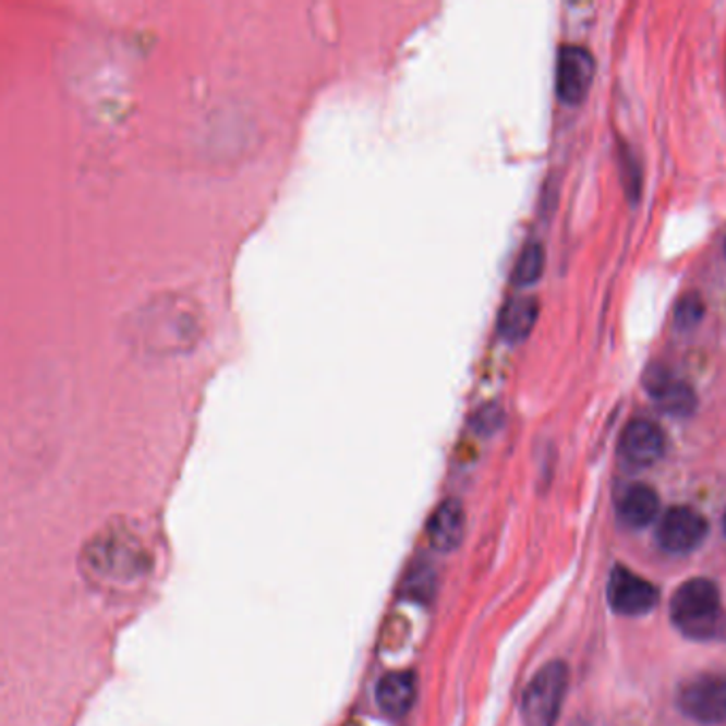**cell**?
Returning a JSON list of instances; mask_svg holds the SVG:
<instances>
[{
    "label": "cell",
    "instance_id": "6da1fadb",
    "mask_svg": "<svg viewBox=\"0 0 726 726\" xmlns=\"http://www.w3.org/2000/svg\"><path fill=\"white\" fill-rule=\"evenodd\" d=\"M671 620L690 639H726V614L718 586L705 578L683 582L671 598Z\"/></svg>",
    "mask_w": 726,
    "mask_h": 726
},
{
    "label": "cell",
    "instance_id": "7a4b0ae2",
    "mask_svg": "<svg viewBox=\"0 0 726 726\" xmlns=\"http://www.w3.org/2000/svg\"><path fill=\"white\" fill-rule=\"evenodd\" d=\"M569 686V669L554 661L540 669L522 697L524 726H556Z\"/></svg>",
    "mask_w": 726,
    "mask_h": 726
},
{
    "label": "cell",
    "instance_id": "3957f363",
    "mask_svg": "<svg viewBox=\"0 0 726 726\" xmlns=\"http://www.w3.org/2000/svg\"><path fill=\"white\" fill-rule=\"evenodd\" d=\"M681 712L701 723L718 725L726 721V676L723 674H701L686 681L678 694Z\"/></svg>",
    "mask_w": 726,
    "mask_h": 726
},
{
    "label": "cell",
    "instance_id": "277c9868",
    "mask_svg": "<svg viewBox=\"0 0 726 726\" xmlns=\"http://www.w3.org/2000/svg\"><path fill=\"white\" fill-rule=\"evenodd\" d=\"M707 537V520L692 507H674L669 509L656 529V540L665 552L688 554L703 544Z\"/></svg>",
    "mask_w": 726,
    "mask_h": 726
},
{
    "label": "cell",
    "instance_id": "5b68a950",
    "mask_svg": "<svg viewBox=\"0 0 726 726\" xmlns=\"http://www.w3.org/2000/svg\"><path fill=\"white\" fill-rule=\"evenodd\" d=\"M594 58L584 47L567 46L558 53L556 92L567 105H580L591 90Z\"/></svg>",
    "mask_w": 726,
    "mask_h": 726
},
{
    "label": "cell",
    "instance_id": "8992f818",
    "mask_svg": "<svg viewBox=\"0 0 726 726\" xmlns=\"http://www.w3.org/2000/svg\"><path fill=\"white\" fill-rule=\"evenodd\" d=\"M607 598L618 614L641 616L658 603V589L629 569L616 567L609 578Z\"/></svg>",
    "mask_w": 726,
    "mask_h": 726
},
{
    "label": "cell",
    "instance_id": "52a82bcc",
    "mask_svg": "<svg viewBox=\"0 0 726 726\" xmlns=\"http://www.w3.org/2000/svg\"><path fill=\"white\" fill-rule=\"evenodd\" d=\"M667 448V437L663 428L645 418L631 420L620 437V455L631 467H650L658 462Z\"/></svg>",
    "mask_w": 726,
    "mask_h": 726
},
{
    "label": "cell",
    "instance_id": "ba28073f",
    "mask_svg": "<svg viewBox=\"0 0 726 726\" xmlns=\"http://www.w3.org/2000/svg\"><path fill=\"white\" fill-rule=\"evenodd\" d=\"M426 537L437 552H455L464 537V509L458 500L439 503L426 524Z\"/></svg>",
    "mask_w": 726,
    "mask_h": 726
},
{
    "label": "cell",
    "instance_id": "9c48e42d",
    "mask_svg": "<svg viewBox=\"0 0 726 726\" xmlns=\"http://www.w3.org/2000/svg\"><path fill=\"white\" fill-rule=\"evenodd\" d=\"M650 397L658 403V408L671 415H688L694 409V392L688 384H683L676 375L654 368L645 382Z\"/></svg>",
    "mask_w": 726,
    "mask_h": 726
},
{
    "label": "cell",
    "instance_id": "30bf717a",
    "mask_svg": "<svg viewBox=\"0 0 726 726\" xmlns=\"http://www.w3.org/2000/svg\"><path fill=\"white\" fill-rule=\"evenodd\" d=\"M415 697H418V680L409 671L386 674L382 680L377 681L375 699H377L379 710L386 716H392V718L406 716L413 707Z\"/></svg>",
    "mask_w": 726,
    "mask_h": 726
},
{
    "label": "cell",
    "instance_id": "8fae6325",
    "mask_svg": "<svg viewBox=\"0 0 726 726\" xmlns=\"http://www.w3.org/2000/svg\"><path fill=\"white\" fill-rule=\"evenodd\" d=\"M537 318H540V303L533 297H513L500 310V337L509 343H518L531 335Z\"/></svg>",
    "mask_w": 726,
    "mask_h": 726
},
{
    "label": "cell",
    "instance_id": "7c38bea8",
    "mask_svg": "<svg viewBox=\"0 0 726 726\" xmlns=\"http://www.w3.org/2000/svg\"><path fill=\"white\" fill-rule=\"evenodd\" d=\"M658 507H661L658 495L648 484H631V486H627L625 493H622V497L618 500L620 520L627 527H633V529L648 527L656 518Z\"/></svg>",
    "mask_w": 726,
    "mask_h": 726
},
{
    "label": "cell",
    "instance_id": "4fadbf2b",
    "mask_svg": "<svg viewBox=\"0 0 726 726\" xmlns=\"http://www.w3.org/2000/svg\"><path fill=\"white\" fill-rule=\"evenodd\" d=\"M544 267L545 252L542 243H527L516 261L511 279L516 286H531L542 277Z\"/></svg>",
    "mask_w": 726,
    "mask_h": 726
},
{
    "label": "cell",
    "instance_id": "5bb4252c",
    "mask_svg": "<svg viewBox=\"0 0 726 726\" xmlns=\"http://www.w3.org/2000/svg\"><path fill=\"white\" fill-rule=\"evenodd\" d=\"M406 592L411 598H418V601H428L435 592V573L431 569V565L426 562H420V565H413L409 569L408 580H406Z\"/></svg>",
    "mask_w": 726,
    "mask_h": 726
},
{
    "label": "cell",
    "instance_id": "9a60e30c",
    "mask_svg": "<svg viewBox=\"0 0 726 726\" xmlns=\"http://www.w3.org/2000/svg\"><path fill=\"white\" fill-rule=\"evenodd\" d=\"M703 301L699 294H686L678 303V310H676V322L680 326H694L699 319L703 318Z\"/></svg>",
    "mask_w": 726,
    "mask_h": 726
},
{
    "label": "cell",
    "instance_id": "2e32d148",
    "mask_svg": "<svg viewBox=\"0 0 726 726\" xmlns=\"http://www.w3.org/2000/svg\"><path fill=\"white\" fill-rule=\"evenodd\" d=\"M725 529H726V516H725Z\"/></svg>",
    "mask_w": 726,
    "mask_h": 726
}]
</instances>
